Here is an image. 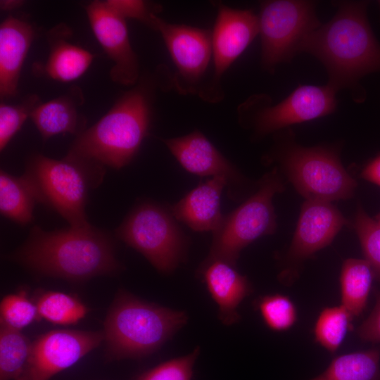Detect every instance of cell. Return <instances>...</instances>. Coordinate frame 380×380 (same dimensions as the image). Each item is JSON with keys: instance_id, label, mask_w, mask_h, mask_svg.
<instances>
[{"instance_id": "1", "label": "cell", "mask_w": 380, "mask_h": 380, "mask_svg": "<svg viewBox=\"0 0 380 380\" xmlns=\"http://www.w3.org/2000/svg\"><path fill=\"white\" fill-rule=\"evenodd\" d=\"M8 258L39 274L74 281L122 269L109 234L91 224L50 232L34 226Z\"/></svg>"}, {"instance_id": "2", "label": "cell", "mask_w": 380, "mask_h": 380, "mask_svg": "<svg viewBox=\"0 0 380 380\" xmlns=\"http://www.w3.org/2000/svg\"><path fill=\"white\" fill-rule=\"evenodd\" d=\"M335 4L334 16L306 38L301 52L312 54L324 65L329 85L337 91L349 89L355 93L362 77L380 70V44L367 18V1Z\"/></svg>"}, {"instance_id": "3", "label": "cell", "mask_w": 380, "mask_h": 380, "mask_svg": "<svg viewBox=\"0 0 380 380\" xmlns=\"http://www.w3.org/2000/svg\"><path fill=\"white\" fill-rule=\"evenodd\" d=\"M150 121L148 90L136 87L96 123L77 135L65 158L83 163L101 175L103 165L120 169L137 153Z\"/></svg>"}, {"instance_id": "4", "label": "cell", "mask_w": 380, "mask_h": 380, "mask_svg": "<svg viewBox=\"0 0 380 380\" xmlns=\"http://www.w3.org/2000/svg\"><path fill=\"white\" fill-rule=\"evenodd\" d=\"M187 321L182 311L150 303L120 290L104 322L103 341L110 359L137 358L159 349Z\"/></svg>"}, {"instance_id": "5", "label": "cell", "mask_w": 380, "mask_h": 380, "mask_svg": "<svg viewBox=\"0 0 380 380\" xmlns=\"http://www.w3.org/2000/svg\"><path fill=\"white\" fill-rule=\"evenodd\" d=\"M284 190L277 167L259 181L258 190L240 206L224 216L213 233L209 254L204 262L221 260L235 267L240 252L255 239L274 233L276 215L272 198Z\"/></svg>"}, {"instance_id": "6", "label": "cell", "mask_w": 380, "mask_h": 380, "mask_svg": "<svg viewBox=\"0 0 380 380\" xmlns=\"http://www.w3.org/2000/svg\"><path fill=\"white\" fill-rule=\"evenodd\" d=\"M277 155L289 180L306 200L331 203L353 196L357 182L335 151L301 146L290 138L279 146Z\"/></svg>"}, {"instance_id": "7", "label": "cell", "mask_w": 380, "mask_h": 380, "mask_svg": "<svg viewBox=\"0 0 380 380\" xmlns=\"http://www.w3.org/2000/svg\"><path fill=\"white\" fill-rule=\"evenodd\" d=\"M36 191L39 202L53 208L70 227L90 225L85 213L87 192L93 175L101 179L84 164L68 160H55L40 154L27 161L23 174Z\"/></svg>"}, {"instance_id": "8", "label": "cell", "mask_w": 380, "mask_h": 380, "mask_svg": "<svg viewBox=\"0 0 380 380\" xmlns=\"http://www.w3.org/2000/svg\"><path fill=\"white\" fill-rule=\"evenodd\" d=\"M315 6V2L305 0L261 2L258 18L264 69L274 71L278 64L301 52L306 38L322 25Z\"/></svg>"}, {"instance_id": "9", "label": "cell", "mask_w": 380, "mask_h": 380, "mask_svg": "<svg viewBox=\"0 0 380 380\" xmlns=\"http://www.w3.org/2000/svg\"><path fill=\"white\" fill-rule=\"evenodd\" d=\"M172 215L155 203H141L115 229L116 236L141 253L157 270L170 273L183 260L186 244Z\"/></svg>"}, {"instance_id": "10", "label": "cell", "mask_w": 380, "mask_h": 380, "mask_svg": "<svg viewBox=\"0 0 380 380\" xmlns=\"http://www.w3.org/2000/svg\"><path fill=\"white\" fill-rule=\"evenodd\" d=\"M336 92L328 84L301 85L274 106L260 105L255 95L239 106L238 110L252 112L255 134L262 137L291 125L331 114L336 108Z\"/></svg>"}, {"instance_id": "11", "label": "cell", "mask_w": 380, "mask_h": 380, "mask_svg": "<svg viewBox=\"0 0 380 380\" xmlns=\"http://www.w3.org/2000/svg\"><path fill=\"white\" fill-rule=\"evenodd\" d=\"M152 28L160 32L176 67L172 84L179 92L195 93L213 57L212 32L170 23L156 14Z\"/></svg>"}, {"instance_id": "12", "label": "cell", "mask_w": 380, "mask_h": 380, "mask_svg": "<svg viewBox=\"0 0 380 380\" xmlns=\"http://www.w3.org/2000/svg\"><path fill=\"white\" fill-rule=\"evenodd\" d=\"M103 341L101 331L58 329L46 332L32 342L25 380H49L75 365Z\"/></svg>"}, {"instance_id": "13", "label": "cell", "mask_w": 380, "mask_h": 380, "mask_svg": "<svg viewBox=\"0 0 380 380\" xmlns=\"http://www.w3.org/2000/svg\"><path fill=\"white\" fill-rule=\"evenodd\" d=\"M217 18L212 31L213 77L207 99L219 100L221 77L259 34V18L251 9H236L217 4Z\"/></svg>"}, {"instance_id": "14", "label": "cell", "mask_w": 380, "mask_h": 380, "mask_svg": "<svg viewBox=\"0 0 380 380\" xmlns=\"http://www.w3.org/2000/svg\"><path fill=\"white\" fill-rule=\"evenodd\" d=\"M86 10L95 37L114 62L111 78L122 84H133L139 77V63L129 42L125 19L105 1H94Z\"/></svg>"}, {"instance_id": "15", "label": "cell", "mask_w": 380, "mask_h": 380, "mask_svg": "<svg viewBox=\"0 0 380 380\" xmlns=\"http://www.w3.org/2000/svg\"><path fill=\"white\" fill-rule=\"evenodd\" d=\"M180 165L188 172L200 176L226 179L229 195L236 196V189L243 177L238 170L198 130L185 136L162 139Z\"/></svg>"}, {"instance_id": "16", "label": "cell", "mask_w": 380, "mask_h": 380, "mask_svg": "<svg viewBox=\"0 0 380 380\" xmlns=\"http://www.w3.org/2000/svg\"><path fill=\"white\" fill-rule=\"evenodd\" d=\"M347 224L331 203L305 200L289 249V258L296 262L308 258L328 246Z\"/></svg>"}, {"instance_id": "17", "label": "cell", "mask_w": 380, "mask_h": 380, "mask_svg": "<svg viewBox=\"0 0 380 380\" xmlns=\"http://www.w3.org/2000/svg\"><path fill=\"white\" fill-rule=\"evenodd\" d=\"M200 272L218 306L220 320L227 326L238 322L237 308L251 292L246 277L239 273L234 266L221 260L203 262Z\"/></svg>"}, {"instance_id": "18", "label": "cell", "mask_w": 380, "mask_h": 380, "mask_svg": "<svg viewBox=\"0 0 380 380\" xmlns=\"http://www.w3.org/2000/svg\"><path fill=\"white\" fill-rule=\"evenodd\" d=\"M226 179L214 177L200 183L171 208V213L196 232L212 231L220 226L224 215L220 211V196Z\"/></svg>"}, {"instance_id": "19", "label": "cell", "mask_w": 380, "mask_h": 380, "mask_svg": "<svg viewBox=\"0 0 380 380\" xmlns=\"http://www.w3.org/2000/svg\"><path fill=\"white\" fill-rule=\"evenodd\" d=\"M34 37V30L27 22L8 16L0 25V93L13 96L20 70Z\"/></svg>"}, {"instance_id": "20", "label": "cell", "mask_w": 380, "mask_h": 380, "mask_svg": "<svg viewBox=\"0 0 380 380\" xmlns=\"http://www.w3.org/2000/svg\"><path fill=\"white\" fill-rule=\"evenodd\" d=\"M76 101L65 95L39 104L30 118L44 140L58 134H75L83 122L77 109Z\"/></svg>"}, {"instance_id": "21", "label": "cell", "mask_w": 380, "mask_h": 380, "mask_svg": "<svg viewBox=\"0 0 380 380\" xmlns=\"http://www.w3.org/2000/svg\"><path fill=\"white\" fill-rule=\"evenodd\" d=\"M39 202L34 186L25 175L13 176L0 172V211L20 225L32 222L34 205Z\"/></svg>"}, {"instance_id": "22", "label": "cell", "mask_w": 380, "mask_h": 380, "mask_svg": "<svg viewBox=\"0 0 380 380\" xmlns=\"http://www.w3.org/2000/svg\"><path fill=\"white\" fill-rule=\"evenodd\" d=\"M374 277L372 268L365 259L348 258L343 262L340 276L341 305L353 317L365 310Z\"/></svg>"}, {"instance_id": "23", "label": "cell", "mask_w": 380, "mask_h": 380, "mask_svg": "<svg viewBox=\"0 0 380 380\" xmlns=\"http://www.w3.org/2000/svg\"><path fill=\"white\" fill-rule=\"evenodd\" d=\"M380 352L368 350L335 357L327 369L310 380H380Z\"/></svg>"}, {"instance_id": "24", "label": "cell", "mask_w": 380, "mask_h": 380, "mask_svg": "<svg viewBox=\"0 0 380 380\" xmlns=\"http://www.w3.org/2000/svg\"><path fill=\"white\" fill-rule=\"evenodd\" d=\"M94 56L88 51L59 40L52 45L45 71L52 79L72 81L87 70Z\"/></svg>"}, {"instance_id": "25", "label": "cell", "mask_w": 380, "mask_h": 380, "mask_svg": "<svg viewBox=\"0 0 380 380\" xmlns=\"http://www.w3.org/2000/svg\"><path fill=\"white\" fill-rule=\"evenodd\" d=\"M32 342L20 331L1 324L0 380H16L28 364Z\"/></svg>"}, {"instance_id": "26", "label": "cell", "mask_w": 380, "mask_h": 380, "mask_svg": "<svg viewBox=\"0 0 380 380\" xmlns=\"http://www.w3.org/2000/svg\"><path fill=\"white\" fill-rule=\"evenodd\" d=\"M35 303L40 318L61 325L78 322L88 311L78 298L59 291H45Z\"/></svg>"}, {"instance_id": "27", "label": "cell", "mask_w": 380, "mask_h": 380, "mask_svg": "<svg viewBox=\"0 0 380 380\" xmlns=\"http://www.w3.org/2000/svg\"><path fill=\"white\" fill-rule=\"evenodd\" d=\"M353 316L341 305L324 308L314 327L316 342L331 353L336 352L351 327Z\"/></svg>"}, {"instance_id": "28", "label": "cell", "mask_w": 380, "mask_h": 380, "mask_svg": "<svg viewBox=\"0 0 380 380\" xmlns=\"http://www.w3.org/2000/svg\"><path fill=\"white\" fill-rule=\"evenodd\" d=\"M258 308L265 323L273 331L288 330L297 320V310L293 302L282 294L262 297L258 302Z\"/></svg>"}, {"instance_id": "29", "label": "cell", "mask_w": 380, "mask_h": 380, "mask_svg": "<svg viewBox=\"0 0 380 380\" xmlns=\"http://www.w3.org/2000/svg\"><path fill=\"white\" fill-rule=\"evenodd\" d=\"M1 324L21 330L40 318L36 303L24 291L5 296L0 304Z\"/></svg>"}, {"instance_id": "30", "label": "cell", "mask_w": 380, "mask_h": 380, "mask_svg": "<svg viewBox=\"0 0 380 380\" xmlns=\"http://www.w3.org/2000/svg\"><path fill=\"white\" fill-rule=\"evenodd\" d=\"M354 228L359 237L365 260L371 265L374 277L380 280V224L358 205Z\"/></svg>"}, {"instance_id": "31", "label": "cell", "mask_w": 380, "mask_h": 380, "mask_svg": "<svg viewBox=\"0 0 380 380\" xmlns=\"http://www.w3.org/2000/svg\"><path fill=\"white\" fill-rule=\"evenodd\" d=\"M39 98L32 95L16 105L1 103L0 105V150L2 151L8 143L20 129L32 111L39 104Z\"/></svg>"}, {"instance_id": "32", "label": "cell", "mask_w": 380, "mask_h": 380, "mask_svg": "<svg viewBox=\"0 0 380 380\" xmlns=\"http://www.w3.org/2000/svg\"><path fill=\"white\" fill-rule=\"evenodd\" d=\"M199 353L197 347L185 356L166 361L144 372L136 380H191Z\"/></svg>"}, {"instance_id": "33", "label": "cell", "mask_w": 380, "mask_h": 380, "mask_svg": "<svg viewBox=\"0 0 380 380\" xmlns=\"http://www.w3.org/2000/svg\"><path fill=\"white\" fill-rule=\"evenodd\" d=\"M106 5L123 18H130L140 20L152 27L153 16L147 3L140 0H108Z\"/></svg>"}, {"instance_id": "34", "label": "cell", "mask_w": 380, "mask_h": 380, "mask_svg": "<svg viewBox=\"0 0 380 380\" xmlns=\"http://www.w3.org/2000/svg\"><path fill=\"white\" fill-rule=\"evenodd\" d=\"M375 295V306L369 316L357 329V334L364 341L380 342V291H376Z\"/></svg>"}, {"instance_id": "35", "label": "cell", "mask_w": 380, "mask_h": 380, "mask_svg": "<svg viewBox=\"0 0 380 380\" xmlns=\"http://www.w3.org/2000/svg\"><path fill=\"white\" fill-rule=\"evenodd\" d=\"M361 176L363 179L380 186V155L367 164Z\"/></svg>"}, {"instance_id": "36", "label": "cell", "mask_w": 380, "mask_h": 380, "mask_svg": "<svg viewBox=\"0 0 380 380\" xmlns=\"http://www.w3.org/2000/svg\"><path fill=\"white\" fill-rule=\"evenodd\" d=\"M23 4V1L19 0H1L0 8L3 11H11L20 7Z\"/></svg>"}, {"instance_id": "37", "label": "cell", "mask_w": 380, "mask_h": 380, "mask_svg": "<svg viewBox=\"0 0 380 380\" xmlns=\"http://www.w3.org/2000/svg\"><path fill=\"white\" fill-rule=\"evenodd\" d=\"M374 220L380 224V213L376 216Z\"/></svg>"}, {"instance_id": "38", "label": "cell", "mask_w": 380, "mask_h": 380, "mask_svg": "<svg viewBox=\"0 0 380 380\" xmlns=\"http://www.w3.org/2000/svg\"><path fill=\"white\" fill-rule=\"evenodd\" d=\"M16 380H25V379L23 377L20 376L18 379H17Z\"/></svg>"}]
</instances>
